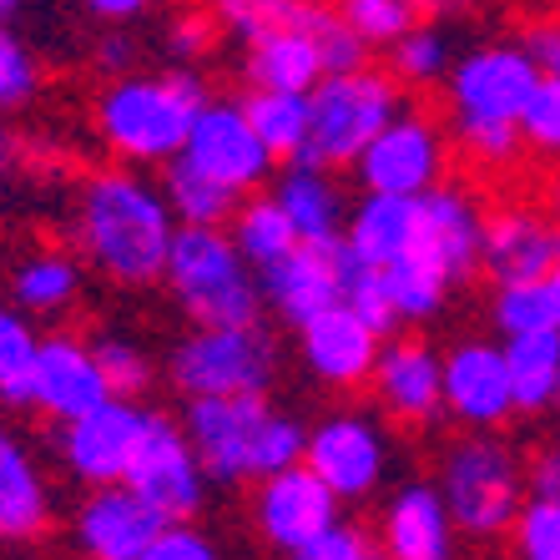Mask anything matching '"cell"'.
I'll list each match as a JSON object with an SVG mask.
<instances>
[{
    "instance_id": "obj_30",
    "label": "cell",
    "mask_w": 560,
    "mask_h": 560,
    "mask_svg": "<svg viewBox=\"0 0 560 560\" xmlns=\"http://www.w3.org/2000/svg\"><path fill=\"white\" fill-rule=\"evenodd\" d=\"M228 233H233L237 253L253 262V268H273L278 258H283L293 243H299V233H293V222H288V212L273 202V192H253L243 197L233 208V218H228Z\"/></svg>"
},
{
    "instance_id": "obj_41",
    "label": "cell",
    "mask_w": 560,
    "mask_h": 560,
    "mask_svg": "<svg viewBox=\"0 0 560 560\" xmlns=\"http://www.w3.org/2000/svg\"><path fill=\"white\" fill-rule=\"evenodd\" d=\"M142 560H228V556H222V546L202 530V525L172 521L156 530V540L142 550Z\"/></svg>"
},
{
    "instance_id": "obj_37",
    "label": "cell",
    "mask_w": 560,
    "mask_h": 560,
    "mask_svg": "<svg viewBox=\"0 0 560 560\" xmlns=\"http://www.w3.org/2000/svg\"><path fill=\"white\" fill-rule=\"evenodd\" d=\"M510 560H560V500L535 495L521 505L515 525L505 535Z\"/></svg>"
},
{
    "instance_id": "obj_9",
    "label": "cell",
    "mask_w": 560,
    "mask_h": 560,
    "mask_svg": "<svg viewBox=\"0 0 560 560\" xmlns=\"http://www.w3.org/2000/svg\"><path fill=\"white\" fill-rule=\"evenodd\" d=\"M167 384L183 399H228V394H268L283 369L273 328L253 324H208L192 328L167 349Z\"/></svg>"
},
{
    "instance_id": "obj_26",
    "label": "cell",
    "mask_w": 560,
    "mask_h": 560,
    "mask_svg": "<svg viewBox=\"0 0 560 560\" xmlns=\"http://www.w3.org/2000/svg\"><path fill=\"white\" fill-rule=\"evenodd\" d=\"M273 202L288 212L299 243H339L343 222H349V192H343L339 172L318 167L308 156L283 162L273 172Z\"/></svg>"
},
{
    "instance_id": "obj_52",
    "label": "cell",
    "mask_w": 560,
    "mask_h": 560,
    "mask_svg": "<svg viewBox=\"0 0 560 560\" xmlns=\"http://www.w3.org/2000/svg\"><path fill=\"white\" fill-rule=\"evenodd\" d=\"M556 440H560V430H556Z\"/></svg>"
},
{
    "instance_id": "obj_14",
    "label": "cell",
    "mask_w": 560,
    "mask_h": 560,
    "mask_svg": "<svg viewBox=\"0 0 560 560\" xmlns=\"http://www.w3.org/2000/svg\"><path fill=\"white\" fill-rule=\"evenodd\" d=\"M444 374V419L455 430H505L515 409V384L505 364V339H455L440 349Z\"/></svg>"
},
{
    "instance_id": "obj_51",
    "label": "cell",
    "mask_w": 560,
    "mask_h": 560,
    "mask_svg": "<svg viewBox=\"0 0 560 560\" xmlns=\"http://www.w3.org/2000/svg\"><path fill=\"white\" fill-rule=\"evenodd\" d=\"M21 11H26V0H0V15H5V21H15Z\"/></svg>"
},
{
    "instance_id": "obj_49",
    "label": "cell",
    "mask_w": 560,
    "mask_h": 560,
    "mask_svg": "<svg viewBox=\"0 0 560 560\" xmlns=\"http://www.w3.org/2000/svg\"><path fill=\"white\" fill-rule=\"evenodd\" d=\"M540 293H546V313H550V328H560V262L540 278Z\"/></svg>"
},
{
    "instance_id": "obj_31",
    "label": "cell",
    "mask_w": 560,
    "mask_h": 560,
    "mask_svg": "<svg viewBox=\"0 0 560 560\" xmlns=\"http://www.w3.org/2000/svg\"><path fill=\"white\" fill-rule=\"evenodd\" d=\"M40 328L31 313L0 299V409H31V374H36Z\"/></svg>"
},
{
    "instance_id": "obj_8",
    "label": "cell",
    "mask_w": 560,
    "mask_h": 560,
    "mask_svg": "<svg viewBox=\"0 0 560 560\" xmlns=\"http://www.w3.org/2000/svg\"><path fill=\"white\" fill-rule=\"evenodd\" d=\"M405 86L389 66L359 61L328 71L308 86V147L303 156L318 167L349 172L369 142L405 112Z\"/></svg>"
},
{
    "instance_id": "obj_17",
    "label": "cell",
    "mask_w": 560,
    "mask_h": 560,
    "mask_svg": "<svg viewBox=\"0 0 560 560\" xmlns=\"http://www.w3.org/2000/svg\"><path fill=\"white\" fill-rule=\"evenodd\" d=\"M374 540L384 560H459L465 550V535L455 530L434 480H419V475L394 480L378 495Z\"/></svg>"
},
{
    "instance_id": "obj_43",
    "label": "cell",
    "mask_w": 560,
    "mask_h": 560,
    "mask_svg": "<svg viewBox=\"0 0 560 560\" xmlns=\"http://www.w3.org/2000/svg\"><path fill=\"white\" fill-rule=\"evenodd\" d=\"M92 66H96V77L102 81L137 71V40H131V31L102 26V40H96V51H92Z\"/></svg>"
},
{
    "instance_id": "obj_38",
    "label": "cell",
    "mask_w": 560,
    "mask_h": 560,
    "mask_svg": "<svg viewBox=\"0 0 560 560\" xmlns=\"http://www.w3.org/2000/svg\"><path fill=\"white\" fill-rule=\"evenodd\" d=\"M521 137H525V152H535L540 162H560V77L535 81L521 117Z\"/></svg>"
},
{
    "instance_id": "obj_36",
    "label": "cell",
    "mask_w": 560,
    "mask_h": 560,
    "mask_svg": "<svg viewBox=\"0 0 560 560\" xmlns=\"http://www.w3.org/2000/svg\"><path fill=\"white\" fill-rule=\"evenodd\" d=\"M334 11H339V21L364 40L369 51H389L394 40L419 21L409 11V0H334Z\"/></svg>"
},
{
    "instance_id": "obj_50",
    "label": "cell",
    "mask_w": 560,
    "mask_h": 560,
    "mask_svg": "<svg viewBox=\"0 0 560 560\" xmlns=\"http://www.w3.org/2000/svg\"><path fill=\"white\" fill-rule=\"evenodd\" d=\"M540 208L550 212V218L560 222V162L550 167V177H546V187H540Z\"/></svg>"
},
{
    "instance_id": "obj_16",
    "label": "cell",
    "mask_w": 560,
    "mask_h": 560,
    "mask_svg": "<svg viewBox=\"0 0 560 560\" xmlns=\"http://www.w3.org/2000/svg\"><path fill=\"white\" fill-rule=\"evenodd\" d=\"M127 485L147 505H156L167 521H192L197 510L208 505V469L197 459L192 440H187L183 419H167V415H152L147 424V440L137 450L127 469Z\"/></svg>"
},
{
    "instance_id": "obj_18",
    "label": "cell",
    "mask_w": 560,
    "mask_h": 560,
    "mask_svg": "<svg viewBox=\"0 0 560 560\" xmlns=\"http://www.w3.org/2000/svg\"><path fill=\"white\" fill-rule=\"evenodd\" d=\"M339 510L343 500L303 459L253 485V530H258V540L273 556L308 546L313 535H324L334 521H343Z\"/></svg>"
},
{
    "instance_id": "obj_28",
    "label": "cell",
    "mask_w": 560,
    "mask_h": 560,
    "mask_svg": "<svg viewBox=\"0 0 560 560\" xmlns=\"http://www.w3.org/2000/svg\"><path fill=\"white\" fill-rule=\"evenodd\" d=\"M328 0H202V11L212 15L218 36L248 46V40L268 36L283 26H308L324 15Z\"/></svg>"
},
{
    "instance_id": "obj_45",
    "label": "cell",
    "mask_w": 560,
    "mask_h": 560,
    "mask_svg": "<svg viewBox=\"0 0 560 560\" xmlns=\"http://www.w3.org/2000/svg\"><path fill=\"white\" fill-rule=\"evenodd\" d=\"M521 40H525V51H530V61H535L540 77H560V15L535 21Z\"/></svg>"
},
{
    "instance_id": "obj_48",
    "label": "cell",
    "mask_w": 560,
    "mask_h": 560,
    "mask_svg": "<svg viewBox=\"0 0 560 560\" xmlns=\"http://www.w3.org/2000/svg\"><path fill=\"white\" fill-rule=\"evenodd\" d=\"M21 167V142H15V131H11V121L0 117V187L11 183V172Z\"/></svg>"
},
{
    "instance_id": "obj_11",
    "label": "cell",
    "mask_w": 560,
    "mask_h": 560,
    "mask_svg": "<svg viewBox=\"0 0 560 560\" xmlns=\"http://www.w3.org/2000/svg\"><path fill=\"white\" fill-rule=\"evenodd\" d=\"M450 156H455V142H450L444 117H434L424 106H405L359 152V162L349 172L359 177V192L424 197L430 187H440L450 177Z\"/></svg>"
},
{
    "instance_id": "obj_33",
    "label": "cell",
    "mask_w": 560,
    "mask_h": 560,
    "mask_svg": "<svg viewBox=\"0 0 560 560\" xmlns=\"http://www.w3.org/2000/svg\"><path fill=\"white\" fill-rule=\"evenodd\" d=\"M162 192H167V208L177 212L183 228H228V218L237 208V197L228 187L208 183L202 172L187 167L183 156H172L162 167Z\"/></svg>"
},
{
    "instance_id": "obj_39",
    "label": "cell",
    "mask_w": 560,
    "mask_h": 560,
    "mask_svg": "<svg viewBox=\"0 0 560 560\" xmlns=\"http://www.w3.org/2000/svg\"><path fill=\"white\" fill-rule=\"evenodd\" d=\"M490 324L500 328V339L530 334V328H550L540 283H495V293H490Z\"/></svg>"
},
{
    "instance_id": "obj_42",
    "label": "cell",
    "mask_w": 560,
    "mask_h": 560,
    "mask_svg": "<svg viewBox=\"0 0 560 560\" xmlns=\"http://www.w3.org/2000/svg\"><path fill=\"white\" fill-rule=\"evenodd\" d=\"M212 36H218V26L208 11H183L162 26V51L172 56V66H192L197 56L212 51Z\"/></svg>"
},
{
    "instance_id": "obj_10",
    "label": "cell",
    "mask_w": 560,
    "mask_h": 560,
    "mask_svg": "<svg viewBox=\"0 0 560 560\" xmlns=\"http://www.w3.org/2000/svg\"><path fill=\"white\" fill-rule=\"evenodd\" d=\"M303 465L343 500V505H369L389 490L394 475V434L389 424L369 409H334L318 424H308L303 440Z\"/></svg>"
},
{
    "instance_id": "obj_22",
    "label": "cell",
    "mask_w": 560,
    "mask_h": 560,
    "mask_svg": "<svg viewBox=\"0 0 560 560\" xmlns=\"http://www.w3.org/2000/svg\"><path fill=\"white\" fill-rule=\"evenodd\" d=\"M102 399H112V384L96 364L92 339L40 334L36 374H31V409L46 415L51 424H66V419H81L86 409H96Z\"/></svg>"
},
{
    "instance_id": "obj_21",
    "label": "cell",
    "mask_w": 560,
    "mask_h": 560,
    "mask_svg": "<svg viewBox=\"0 0 560 560\" xmlns=\"http://www.w3.org/2000/svg\"><path fill=\"white\" fill-rule=\"evenodd\" d=\"M369 389L378 399V415L394 419V424H434V419H444L440 349L424 334H394V339H384Z\"/></svg>"
},
{
    "instance_id": "obj_40",
    "label": "cell",
    "mask_w": 560,
    "mask_h": 560,
    "mask_svg": "<svg viewBox=\"0 0 560 560\" xmlns=\"http://www.w3.org/2000/svg\"><path fill=\"white\" fill-rule=\"evenodd\" d=\"M283 560H384V556H378L374 530H364L353 521H334L324 535H313L308 546L288 550Z\"/></svg>"
},
{
    "instance_id": "obj_25",
    "label": "cell",
    "mask_w": 560,
    "mask_h": 560,
    "mask_svg": "<svg viewBox=\"0 0 560 560\" xmlns=\"http://www.w3.org/2000/svg\"><path fill=\"white\" fill-rule=\"evenodd\" d=\"M81 293H86V262L71 248H56V243L26 248L5 268V299L21 313H31L36 324L77 313Z\"/></svg>"
},
{
    "instance_id": "obj_7",
    "label": "cell",
    "mask_w": 560,
    "mask_h": 560,
    "mask_svg": "<svg viewBox=\"0 0 560 560\" xmlns=\"http://www.w3.org/2000/svg\"><path fill=\"white\" fill-rule=\"evenodd\" d=\"M172 308L192 328L262 318V273L237 253L228 228H177L162 268Z\"/></svg>"
},
{
    "instance_id": "obj_44",
    "label": "cell",
    "mask_w": 560,
    "mask_h": 560,
    "mask_svg": "<svg viewBox=\"0 0 560 560\" xmlns=\"http://www.w3.org/2000/svg\"><path fill=\"white\" fill-rule=\"evenodd\" d=\"M77 5L92 15L96 26L131 31V26H142L147 15H156V5H162V0H77Z\"/></svg>"
},
{
    "instance_id": "obj_35",
    "label": "cell",
    "mask_w": 560,
    "mask_h": 560,
    "mask_svg": "<svg viewBox=\"0 0 560 560\" xmlns=\"http://www.w3.org/2000/svg\"><path fill=\"white\" fill-rule=\"evenodd\" d=\"M40 81H46V71H40L36 46L15 31V21L0 15V117L26 112L40 96Z\"/></svg>"
},
{
    "instance_id": "obj_46",
    "label": "cell",
    "mask_w": 560,
    "mask_h": 560,
    "mask_svg": "<svg viewBox=\"0 0 560 560\" xmlns=\"http://www.w3.org/2000/svg\"><path fill=\"white\" fill-rule=\"evenodd\" d=\"M530 490L535 495L560 500V440H550L546 450L530 459Z\"/></svg>"
},
{
    "instance_id": "obj_20",
    "label": "cell",
    "mask_w": 560,
    "mask_h": 560,
    "mask_svg": "<svg viewBox=\"0 0 560 560\" xmlns=\"http://www.w3.org/2000/svg\"><path fill=\"white\" fill-rule=\"evenodd\" d=\"M560 262V222L540 202H500L485 218L480 273L490 283H540Z\"/></svg>"
},
{
    "instance_id": "obj_3",
    "label": "cell",
    "mask_w": 560,
    "mask_h": 560,
    "mask_svg": "<svg viewBox=\"0 0 560 560\" xmlns=\"http://www.w3.org/2000/svg\"><path fill=\"white\" fill-rule=\"evenodd\" d=\"M535 81H540V71H535L525 40H475L455 56L450 77L440 81L444 127H450L455 152L469 156V167L510 172V162H521V117Z\"/></svg>"
},
{
    "instance_id": "obj_34",
    "label": "cell",
    "mask_w": 560,
    "mask_h": 560,
    "mask_svg": "<svg viewBox=\"0 0 560 560\" xmlns=\"http://www.w3.org/2000/svg\"><path fill=\"white\" fill-rule=\"evenodd\" d=\"M92 349H96V364H102L112 394H121V399H142V394L156 384L152 349H147L137 334H127V328H106V334H96Z\"/></svg>"
},
{
    "instance_id": "obj_1",
    "label": "cell",
    "mask_w": 560,
    "mask_h": 560,
    "mask_svg": "<svg viewBox=\"0 0 560 560\" xmlns=\"http://www.w3.org/2000/svg\"><path fill=\"white\" fill-rule=\"evenodd\" d=\"M485 218H490V202L469 183L444 177L440 187L415 197V233L394 262L364 268L343 253V303H353L384 334L399 324L415 328L440 318L455 288L480 273Z\"/></svg>"
},
{
    "instance_id": "obj_15",
    "label": "cell",
    "mask_w": 560,
    "mask_h": 560,
    "mask_svg": "<svg viewBox=\"0 0 560 560\" xmlns=\"http://www.w3.org/2000/svg\"><path fill=\"white\" fill-rule=\"evenodd\" d=\"M384 339L389 334L378 324H369L353 303H334V308L313 313L308 324H299V364L318 389L359 394L374 378Z\"/></svg>"
},
{
    "instance_id": "obj_47",
    "label": "cell",
    "mask_w": 560,
    "mask_h": 560,
    "mask_svg": "<svg viewBox=\"0 0 560 560\" xmlns=\"http://www.w3.org/2000/svg\"><path fill=\"white\" fill-rule=\"evenodd\" d=\"M490 0H409V11L419 21H465V15L485 11Z\"/></svg>"
},
{
    "instance_id": "obj_19",
    "label": "cell",
    "mask_w": 560,
    "mask_h": 560,
    "mask_svg": "<svg viewBox=\"0 0 560 560\" xmlns=\"http://www.w3.org/2000/svg\"><path fill=\"white\" fill-rule=\"evenodd\" d=\"M162 525L172 521L156 505H147L127 480L96 485L71 510V546L81 560H142Z\"/></svg>"
},
{
    "instance_id": "obj_13",
    "label": "cell",
    "mask_w": 560,
    "mask_h": 560,
    "mask_svg": "<svg viewBox=\"0 0 560 560\" xmlns=\"http://www.w3.org/2000/svg\"><path fill=\"white\" fill-rule=\"evenodd\" d=\"M177 156H183L192 172H202L208 183L228 187L237 202L253 197L262 183H273V172H278V156L268 152L262 137L253 131L243 102H212V96H208V106L197 112V121Z\"/></svg>"
},
{
    "instance_id": "obj_12",
    "label": "cell",
    "mask_w": 560,
    "mask_h": 560,
    "mask_svg": "<svg viewBox=\"0 0 560 560\" xmlns=\"http://www.w3.org/2000/svg\"><path fill=\"white\" fill-rule=\"evenodd\" d=\"M156 409H147L142 399H102L96 409H86L81 419H66L56 424V459L81 490H96V485H121L127 480L131 459L147 440V424H152Z\"/></svg>"
},
{
    "instance_id": "obj_32",
    "label": "cell",
    "mask_w": 560,
    "mask_h": 560,
    "mask_svg": "<svg viewBox=\"0 0 560 560\" xmlns=\"http://www.w3.org/2000/svg\"><path fill=\"white\" fill-rule=\"evenodd\" d=\"M459 46L450 36V21H415L405 36L389 46V71L399 86H440L455 66Z\"/></svg>"
},
{
    "instance_id": "obj_29",
    "label": "cell",
    "mask_w": 560,
    "mask_h": 560,
    "mask_svg": "<svg viewBox=\"0 0 560 560\" xmlns=\"http://www.w3.org/2000/svg\"><path fill=\"white\" fill-rule=\"evenodd\" d=\"M243 112H248L253 131L262 137V147L278 156V162H299L303 147H308V92H268V86H253L243 96Z\"/></svg>"
},
{
    "instance_id": "obj_6",
    "label": "cell",
    "mask_w": 560,
    "mask_h": 560,
    "mask_svg": "<svg viewBox=\"0 0 560 560\" xmlns=\"http://www.w3.org/2000/svg\"><path fill=\"white\" fill-rule=\"evenodd\" d=\"M430 480L455 530L475 546H490L505 540L521 505L530 500V459L500 430H459L440 444Z\"/></svg>"
},
{
    "instance_id": "obj_2",
    "label": "cell",
    "mask_w": 560,
    "mask_h": 560,
    "mask_svg": "<svg viewBox=\"0 0 560 560\" xmlns=\"http://www.w3.org/2000/svg\"><path fill=\"white\" fill-rule=\"evenodd\" d=\"M177 212L167 208L162 177H147L142 167H96L71 187L66 202V237L71 253L86 262V273L121 293H147L162 283Z\"/></svg>"
},
{
    "instance_id": "obj_24",
    "label": "cell",
    "mask_w": 560,
    "mask_h": 560,
    "mask_svg": "<svg viewBox=\"0 0 560 560\" xmlns=\"http://www.w3.org/2000/svg\"><path fill=\"white\" fill-rule=\"evenodd\" d=\"M56 521L51 475L40 469L36 450L0 424V546H36Z\"/></svg>"
},
{
    "instance_id": "obj_5",
    "label": "cell",
    "mask_w": 560,
    "mask_h": 560,
    "mask_svg": "<svg viewBox=\"0 0 560 560\" xmlns=\"http://www.w3.org/2000/svg\"><path fill=\"white\" fill-rule=\"evenodd\" d=\"M183 430L212 485H258L299 465L308 424L278 409L268 394L183 399Z\"/></svg>"
},
{
    "instance_id": "obj_23",
    "label": "cell",
    "mask_w": 560,
    "mask_h": 560,
    "mask_svg": "<svg viewBox=\"0 0 560 560\" xmlns=\"http://www.w3.org/2000/svg\"><path fill=\"white\" fill-rule=\"evenodd\" d=\"M343 303V243H293L273 268H262V308L288 328Z\"/></svg>"
},
{
    "instance_id": "obj_4",
    "label": "cell",
    "mask_w": 560,
    "mask_h": 560,
    "mask_svg": "<svg viewBox=\"0 0 560 560\" xmlns=\"http://www.w3.org/2000/svg\"><path fill=\"white\" fill-rule=\"evenodd\" d=\"M208 106V81L192 66L127 71L102 81L92 102V131L102 152L121 167H167L183 152L197 112Z\"/></svg>"
},
{
    "instance_id": "obj_27",
    "label": "cell",
    "mask_w": 560,
    "mask_h": 560,
    "mask_svg": "<svg viewBox=\"0 0 560 560\" xmlns=\"http://www.w3.org/2000/svg\"><path fill=\"white\" fill-rule=\"evenodd\" d=\"M505 364H510V384H515V409L525 419L560 409V328L510 334Z\"/></svg>"
}]
</instances>
